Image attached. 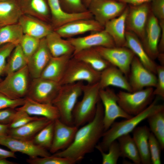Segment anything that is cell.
I'll return each instance as SVG.
<instances>
[{
    "mask_svg": "<svg viewBox=\"0 0 164 164\" xmlns=\"http://www.w3.org/2000/svg\"><path fill=\"white\" fill-rule=\"evenodd\" d=\"M104 115L103 107L100 100L94 118L78 129L73 141L68 147L53 155L69 158L76 163L87 154L92 152L104 132Z\"/></svg>",
    "mask_w": 164,
    "mask_h": 164,
    "instance_id": "1",
    "label": "cell"
},
{
    "mask_svg": "<svg viewBox=\"0 0 164 164\" xmlns=\"http://www.w3.org/2000/svg\"><path fill=\"white\" fill-rule=\"evenodd\" d=\"M159 98L157 97L142 112L129 119L119 122H114L103 135L101 142L96 146L98 151L107 152L110 144L120 136L130 132L142 121L150 115L164 109L163 104H158Z\"/></svg>",
    "mask_w": 164,
    "mask_h": 164,
    "instance_id": "2",
    "label": "cell"
},
{
    "mask_svg": "<svg viewBox=\"0 0 164 164\" xmlns=\"http://www.w3.org/2000/svg\"><path fill=\"white\" fill-rule=\"evenodd\" d=\"M98 83L84 85L82 99L77 102L72 112L73 125L78 127L91 121L94 117L100 100Z\"/></svg>",
    "mask_w": 164,
    "mask_h": 164,
    "instance_id": "3",
    "label": "cell"
},
{
    "mask_svg": "<svg viewBox=\"0 0 164 164\" xmlns=\"http://www.w3.org/2000/svg\"><path fill=\"white\" fill-rule=\"evenodd\" d=\"M83 81L61 85L52 104L58 109L60 119L69 125H73L72 112L79 97L82 94Z\"/></svg>",
    "mask_w": 164,
    "mask_h": 164,
    "instance_id": "4",
    "label": "cell"
},
{
    "mask_svg": "<svg viewBox=\"0 0 164 164\" xmlns=\"http://www.w3.org/2000/svg\"><path fill=\"white\" fill-rule=\"evenodd\" d=\"M6 75L0 82V93L12 99L26 97L31 80L27 66Z\"/></svg>",
    "mask_w": 164,
    "mask_h": 164,
    "instance_id": "5",
    "label": "cell"
},
{
    "mask_svg": "<svg viewBox=\"0 0 164 164\" xmlns=\"http://www.w3.org/2000/svg\"><path fill=\"white\" fill-rule=\"evenodd\" d=\"M153 90V87H148L132 92L120 91L117 94L118 104L128 114L136 115L152 102L154 96Z\"/></svg>",
    "mask_w": 164,
    "mask_h": 164,
    "instance_id": "6",
    "label": "cell"
},
{
    "mask_svg": "<svg viewBox=\"0 0 164 164\" xmlns=\"http://www.w3.org/2000/svg\"><path fill=\"white\" fill-rule=\"evenodd\" d=\"M100 74L101 72L72 56L60 83L62 85L84 81L88 84H94L99 82Z\"/></svg>",
    "mask_w": 164,
    "mask_h": 164,
    "instance_id": "7",
    "label": "cell"
},
{
    "mask_svg": "<svg viewBox=\"0 0 164 164\" xmlns=\"http://www.w3.org/2000/svg\"><path fill=\"white\" fill-rule=\"evenodd\" d=\"M99 96L104 108V132L110 128L117 118L127 119L133 116L126 113L120 106L117 94L109 87L100 89Z\"/></svg>",
    "mask_w": 164,
    "mask_h": 164,
    "instance_id": "8",
    "label": "cell"
},
{
    "mask_svg": "<svg viewBox=\"0 0 164 164\" xmlns=\"http://www.w3.org/2000/svg\"><path fill=\"white\" fill-rule=\"evenodd\" d=\"M61 86L59 83L41 77L32 79L26 97L39 103L52 104Z\"/></svg>",
    "mask_w": 164,
    "mask_h": 164,
    "instance_id": "9",
    "label": "cell"
},
{
    "mask_svg": "<svg viewBox=\"0 0 164 164\" xmlns=\"http://www.w3.org/2000/svg\"><path fill=\"white\" fill-rule=\"evenodd\" d=\"M94 48L111 65L119 69L128 78L131 64L135 56L130 50L124 46Z\"/></svg>",
    "mask_w": 164,
    "mask_h": 164,
    "instance_id": "10",
    "label": "cell"
},
{
    "mask_svg": "<svg viewBox=\"0 0 164 164\" xmlns=\"http://www.w3.org/2000/svg\"><path fill=\"white\" fill-rule=\"evenodd\" d=\"M127 4L116 0H94L87 9L94 19L103 26L109 21L120 15Z\"/></svg>",
    "mask_w": 164,
    "mask_h": 164,
    "instance_id": "11",
    "label": "cell"
},
{
    "mask_svg": "<svg viewBox=\"0 0 164 164\" xmlns=\"http://www.w3.org/2000/svg\"><path fill=\"white\" fill-rule=\"evenodd\" d=\"M156 75L146 68L135 56L131 64L128 77L132 92L148 87H155L157 80Z\"/></svg>",
    "mask_w": 164,
    "mask_h": 164,
    "instance_id": "12",
    "label": "cell"
},
{
    "mask_svg": "<svg viewBox=\"0 0 164 164\" xmlns=\"http://www.w3.org/2000/svg\"><path fill=\"white\" fill-rule=\"evenodd\" d=\"M126 19V30L135 34L141 41L143 38L150 8L148 3L129 5Z\"/></svg>",
    "mask_w": 164,
    "mask_h": 164,
    "instance_id": "13",
    "label": "cell"
},
{
    "mask_svg": "<svg viewBox=\"0 0 164 164\" xmlns=\"http://www.w3.org/2000/svg\"><path fill=\"white\" fill-rule=\"evenodd\" d=\"M0 145L10 150L26 155L29 158L46 157L50 155L47 149L35 144L32 140L17 138L8 135L0 136Z\"/></svg>",
    "mask_w": 164,
    "mask_h": 164,
    "instance_id": "14",
    "label": "cell"
},
{
    "mask_svg": "<svg viewBox=\"0 0 164 164\" xmlns=\"http://www.w3.org/2000/svg\"><path fill=\"white\" fill-rule=\"evenodd\" d=\"M67 40L74 48L73 56L87 49L97 46L111 47L116 46L111 37L104 29L84 37L69 38Z\"/></svg>",
    "mask_w": 164,
    "mask_h": 164,
    "instance_id": "15",
    "label": "cell"
},
{
    "mask_svg": "<svg viewBox=\"0 0 164 164\" xmlns=\"http://www.w3.org/2000/svg\"><path fill=\"white\" fill-rule=\"evenodd\" d=\"M161 33L159 20L150 12L146 24L143 39L141 41L147 53L152 60L157 58L158 45Z\"/></svg>",
    "mask_w": 164,
    "mask_h": 164,
    "instance_id": "16",
    "label": "cell"
},
{
    "mask_svg": "<svg viewBox=\"0 0 164 164\" xmlns=\"http://www.w3.org/2000/svg\"><path fill=\"white\" fill-rule=\"evenodd\" d=\"M78 128L67 125L60 119L55 120L53 140L49 149L50 153L54 154L68 147L73 141Z\"/></svg>",
    "mask_w": 164,
    "mask_h": 164,
    "instance_id": "17",
    "label": "cell"
},
{
    "mask_svg": "<svg viewBox=\"0 0 164 164\" xmlns=\"http://www.w3.org/2000/svg\"><path fill=\"white\" fill-rule=\"evenodd\" d=\"M104 29V26L93 19H81L68 22L54 30L62 37H71L76 35Z\"/></svg>",
    "mask_w": 164,
    "mask_h": 164,
    "instance_id": "18",
    "label": "cell"
},
{
    "mask_svg": "<svg viewBox=\"0 0 164 164\" xmlns=\"http://www.w3.org/2000/svg\"><path fill=\"white\" fill-rule=\"evenodd\" d=\"M52 56L45 37L41 39L38 47L28 60L27 67L32 79L40 77Z\"/></svg>",
    "mask_w": 164,
    "mask_h": 164,
    "instance_id": "19",
    "label": "cell"
},
{
    "mask_svg": "<svg viewBox=\"0 0 164 164\" xmlns=\"http://www.w3.org/2000/svg\"><path fill=\"white\" fill-rule=\"evenodd\" d=\"M51 15V24L54 30L70 22L81 19H93L88 10L77 13H68L62 9L59 0H47Z\"/></svg>",
    "mask_w": 164,
    "mask_h": 164,
    "instance_id": "20",
    "label": "cell"
},
{
    "mask_svg": "<svg viewBox=\"0 0 164 164\" xmlns=\"http://www.w3.org/2000/svg\"><path fill=\"white\" fill-rule=\"evenodd\" d=\"M98 83L100 89L113 86L132 92L128 78L121 70L112 65L101 72Z\"/></svg>",
    "mask_w": 164,
    "mask_h": 164,
    "instance_id": "21",
    "label": "cell"
},
{
    "mask_svg": "<svg viewBox=\"0 0 164 164\" xmlns=\"http://www.w3.org/2000/svg\"><path fill=\"white\" fill-rule=\"evenodd\" d=\"M18 23L21 26L24 34L39 39L46 37L54 30L50 23L28 15L22 14Z\"/></svg>",
    "mask_w": 164,
    "mask_h": 164,
    "instance_id": "22",
    "label": "cell"
},
{
    "mask_svg": "<svg viewBox=\"0 0 164 164\" xmlns=\"http://www.w3.org/2000/svg\"><path fill=\"white\" fill-rule=\"evenodd\" d=\"M15 109L24 111L31 116L44 117L53 121L60 119L59 111L53 104L37 102L27 97H25L23 105Z\"/></svg>",
    "mask_w": 164,
    "mask_h": 164,
    "instance_id": "23",
    "label": "cell"
},
{
    "mask_svg": "<svg viewBox=\"0 0 164 164\" xmlns=\"http://www.w3.org/2000/svg\"><path fill=\"white\" fill-rule=\"evenodd\" d=\"M124 47L130 50L146 68L156 74L157 65L149 56L141 40L135 34L126 30Z\"/></svg>",
    "mask_w": 164,
    "mask_h": 164,
    "instance_id": "24",
    "label": "cell"
},
{
    "mask_svg": "<svg viewBox=\"0 0 164 164\" xmlns=\"http://www.w3.org/2000/svg\"><path fill=\"white\" fill-rule=\"evenodd\" d=\"M23 14L51 24V15L47 0H17Z\"/></svg>",
    "mask_w": 164,
    "mask_h": 164,
    "instance_id": "25",
    "label": "cell"
},
{
    "mask_svg": "<svg viewBox=\"0 0 164 164\" xmlns=\"http://www.w3.org/2000/svg\"><path fill=\"white\" fill-rule=\"evenodd\" d=\"M128 9L127 6L120 15L109 21L104 26V30L111 37L116 46H124L125 43L126 19Z\"/></svg>",
    "mask_w": 164,
    "mask_h": 164,
    "instance_id": "26",
    "label": "cell"
},
{
    "mask_svg": "<svg viewBox=\"0 0 164 164\" xmlns=\"http://www.w3.org/2000/svg\"><path fill=\"white\" fill-rule=\"evenodd\" d=\"M72 56L67 55L58 57L52 56L40 77L60 83L64 75L68 63Z\"/></svg>",
    "mask_w": 164,
    "mask_h": 164,
    "instance_id": "27",
    "label": "cell"
},
{
    "mask_svg": "<svg viewBox=\"0 0 164 164\" xmlns=\"http://www.w3.org/2000/svg\"><path fill=\"white\" fill-rule=\"evenodd\" d=\"M52 121L41 117L19 127L9 129L8 135L20 139L32 140L40 130Z\"/></svg>",
    "mask_w": 164,
    "mask_h": 164,
    "instance_id": "28",
    "label": "cell"
},
{
    "mask_svg": "<svg viewBox=\"0 0 164 164\" xmlns=\"http://www.w3.org/2000/svg\"><path fill=\"white\" fill-rule=\"evenodd\" d=\"M132 138L138 151L142 164L151 163L149 139L151 132L146 125L136 127L132 131Z\"/></svg>",
    "mask_w": 164,
    "mask_h": 164,
    "instance_id": "29",
    "label": "cell"
},
{
    "mask_svg": "<svg viewBox=\"0 0 164 164\" xmlns=\"http://www.w3.org/2000/svg\"><path fill=\"white\" fill-rule=\"evenodd\" d=\"M46 43L53 57L73 55L74 48L67 39L65 40L54 30L45 37Z\"/></svg>",
    "mask_w": 164,
    "mask_h": 164,
    "instance_id": "30",
    "label": "cell"
},
{
    "mask_svg": "<svg viewBox=\"0 0 164 164\" xmlns=\"http://www.w3.org/2000/svg\"><path fill=\"white\" fill-rule=\"evenodd\" d=\"M22 14L17 0L0 1V28L18 23Z\"/></svg>",
    "mask_w": 164,
    "mask_h": 164,
    "instance_id": "31",
    "label": "cell"
},
{
    "mask_svg": "<svg viewBox=\"0 0 164 164\" xmlns=\"http://www.w3.org/2000/svg\"><path fill=\"white\" fill-rule=\"evenodd\" d=\"M75 58L82 61L99 72L111 65L105 60L94 48L83 50L73 56Z\"/></svg>",
    "mask_w": 164,
    "mask_h": 164,
    "instance_id": "32",
    "label": "cell"
},
{
    "mask_svg": "<svg viewBox=\"0 0 164 164\" xmlns=\"http://www.w3.org/2000/svg\"><path fill=\"white\" fill-rule=\"evenodd\" d=\"M117 140L119 144L121 157L127 158L135 164L141 163L138 151L132 137L129 134L120 136Z\"/></svg>",
    "mask_w": 164,
    "mask_h": 164,
    "instance_id": "33",
    "label": "cell"
},
{
    "mask_svg": "<svg viewBox=\"0 0 164 164\" xmlns=\"http://www.w3.org/2000/svg\"><path fill=\"white\" fill-rule=\"evenodd\" d=\"M28 60L19 44L16 45L8 57L3 74L17 71L27 66Z\"/></svg>",
    "mask_w": 164,
    "mask_h": 164,
    "instance_id": "34",
    "label": "cell"
},
{
    "mask_svg": "<svg viewBox=\"0 0 164 164\" xmlns=\"http://www.w3.org/2000/svg\"><path fill=\"white\" fill-rule=\"evenodd\" d=\"M149 129L164 149V109L149 116L147 118Z\"/></svg>",
    "mask_w": 164,
    "mask_h": 164,
    "instance_id": "35",
    "label": "cell"
},
{
    "mask_svg": "<svg viewBox=\"0 0 164 164\" xmlns=\"http://www.w3.org/2000/svg\"><path fill=\"white\" fill-rule=\"evenodd\" d=\"M24 34L22 28L18 23L0 28V46L11 43L19 44Z\"/></svg>",
    "mask_w": 164,
    "mask_h": 164,
    "instance_id": "36",
    "label": "cell"
},
{
    "mask_svg": "<svg viewBox=\"0 0 164 164\" xmlns=\"http://www.w3.org/2000/svg\"><path fill=\"white\" fill-rule=\"evenodd\" d=\"M54 121L40 130L32 140L36 145L46 149H50L53 137Z\"/></svg>",
    "mask_w": 164,
    "mask_h": 164,
    "instance_id": "37",
    "label": "cell"
},
{
    "mask_svg": "<svg viewBox=\"0 0 164 164\" xmlns=\"http://www.w3.org/2000/svg\"><path fill=\"white\" fill-rule=\"evenodd\" d=\"M99 151L102 155V164H116L121 157L119 145L117 140L113 141L109 145L108 153L101 150Z\"/></svg>",
    "mask_w": 164,
    "mask_h": 164,
    "instance_id": "38",
    "label": "cell"
},
{
    "mask_svg": "<svg viewBox=\"0 0 164 164\" xmlns=\"http://www.w3.org/2000/svg\"><path fill=\"white\" fill-rule=\"evenodd\" d=\"M40 39L24 34L19 44L28 60L38 47Z\"/></svg>",
    "mask_w": 164,
    "mask_h": 164,
    "instance_id": "39",
    "label": "cell"
},
{
    "mask_svg": "<svg viewBox=\"0 0 164 164\" xmlns=\"http://www.w3.org/2000/svg\"><path fill=\"white\" fill-rule=\"evenodd\" d=\"M30 164H74L76 163L70 159L66 157H58L53 155L26 160Z\"/></svg>",
    "mask_w": 164,
    "mask_h": 164,
    "instance_id": "40",
    "label": "cell"
},
{
    "mask_svg": "<svg viewBox=\"0 0 164 164\" xmlns=\"http://www.w3.org/2000/svg\"><path fill=\"white\" fill-rule=\"evenodd\" d=\"M60 6L65 12L68 13H77L88 10L82 0H59Z\"/></svg>",
    "mask_w": 164,
    "mask_h": 164,
    "instance_id": "41",
    "label": "cell"
},
{
    "mask_svg": "<svg viewBox=\"0 0 164 164\" xmlns=\"http://www.w3.org/2000/svg\"><path fill=\"white\" fill-rule=\"evenodd\" d=\"M149 143L151 163L161 164V154L162 150L160 143L151 132L149 137Z\"/></svg>",
    "mask_w": 164,
    "mask_h": 164,
    "instance_id": "42",
    "label": "cell"
},
{
    "mask_svg": "<svg viewBox=\"0 0 164 164\" xmlns=\"http://www.w3.org/2000/svg\"><path fill=\"white\" fill-rule=\"evenodd\" d=\"M40 117L32 116L24 111L16 110L13 121L9 124V128L12 129L19 127L31 121L38 119Z\"/></svg>",
    "mask_w": 164,
    "mask_h": 164,
    "instance_id": "43",
    "label": "cell"
},
{
    "mask_svg": "<svg viewBox=\"0 0 164 164\" xmlns=\"http://www.w3.org/2000/svg\"><path fill=\"white\" fill-rule=\"evenodd\" d=\"M16 45L9 43L0 46V82L2 80L1 77L3 74L7 59Z\"/></svg>",
    "mask_w": 164,
    "mask_h": 164,
    "instance_id": "44",
    "label": "cell"
},
{
    "mask_svg": "<svg viewBox=\"0 0 164 164\" xmlns=\"http://www.w3.org/2000/svg\"><path fill=\"white\" fill-rule=\"evenodd\" d=\"M157 80L153 94L157 95L162 99L164 98V66L157 65L156 70Z\"/></svg>",
    "mask_w": 164,
    "mask_h": 164,
    "instance_id": "45",
    "label": "cell"
},
{
    "mask_svg": "<svg viewBox=\"0 0 164 164\" xmlns=\"http://www.w3.org/2000/svg\"><path fill=\"white\" fill-rule=\"evenodd\" d=\"M25 98L12 99L0 93V109L6 108H16L24 104Z\"/></svg>",
    "mask_w": 164,
    "mask_h": 164,
    "instance_id": "46",
    "label": "cell"
},
{
    "mask_svg": "<svg viewBox=\"0 0 164 164\" xmlns=\"http://www.w3.org/2000/svg\"><path fill=\"white\" fill-rule=\"evenodd\" d=\"M150 8L151 12L159 20H164V0H153Z\"/></svg>",
    "mask_w": 164,
    "mask_h": 164,
    "instance_id": "47",
    "label": "cell"
},
{
    "mask_svg": "<svg viewBox=\"0 0 164 164\" xmlns=\"http://www.w3.org/2000/svg\"><path fill=\"white\" fill-rule=\"evenodd\" d=\"M16 112L15 108L0 109V124H9L13 121Z\"/></svg>",
    "mask_w": 164,
    "mask_h": 164,
    "instance_id": "48",
    "label": "cell"
},
{
    "mask_svg": "<svg viewBox=\"0 0 164 164\" xmlns=\"http://www.w3.org/2000/svg\"><path fill=\"white\" fill-rule=\"evenodd\" d=\"M161 29V33L158 45L159 53H163L164 51V20H159Z\"/></svg>",
    "mask_w": 164,
    "mask_h": 164,
    "instance_id": "49",
    "label": "cell"
},
{
    "mask_svg": "<svg viewBox=\"0 0 164 164\" xmlns=\"http://www.w3.org/2000/svg\"><path fill=\"white\" fill-rule=\"evenodd\" d=\"M120 2L128 4L129 5H138L148 3L153 0H117Z\"/></svg>",
    "mask_w": 164,
    "mask_h": 164,
    "instance_id": "50",
    "label": "cell"
},
{
    "mask_svg": "<svg viewBox=\"0 0 164 164\" xmlns=\"http://www.w3.org/2000/svg\"><path fill=\"white\" fill-rule=\"evenodd\" d=\"M15 153L11 150H7L0 148V158L10 157L16 158Z\"/></svg>",
    "mask_w": 164,
    "mask_h": 164,
    "instance_id": "51",
    "label": "cell"
},
{
    "mask_svg": "<svg viewBox=\"0 0 164 164\" xmlns=\"http://www.w3.org/2000/svg\"><path fill=\"white\" fill-rule=\"evenodd\" d=\"M9 124H0V136L8 135L9 129Z\"/></svg>",
    "mask_w": 164,
    "mask_h": 164,
    "instance_id": "52",
    "label": "cell"
},
{
    "mask_svg": "<svg viewBox=\"0 0 164 164\" xmlns=\"http://www.w3.org/2000/svg\"><path fill=\"white\" fill-rule=\"evenodd\" d=\"M157 58L161 63V65L164 66V53H159Z\"/></svg>",
    "mask_w": 164,
    "mask_h": 164,
    "instance_id": "53",
    "label": "cell"
},
{
    "mask_svg": "<svg viewBox=\"0 0 164 164\" xmlns=\"http://www.w3.org/2000/svg\"><path fill=\"white\" fill-rule=\"evenodd\" d=\"M16 162L8 160L6 158H0V164H16Z\"/></svg>",
    "mask_w": 164,
    "mask_h": 164,
    "instance_id": "54",
    "label": "cell"
},
{
    "mask_svg": "<svg viewBox=\"0 0 164 164\" xmlns=\"http://www.w3.org/2000/svg\"><path fill=\"white\" fill-rule=\"evenodd\" d=\"M94 0H82L85 6L87 9L91 3Z\"/></svg>",
    "mask_w": 164,
    "mask_h": 164,
    "instance_id": "55",
    "label": "cell"
},
{
    "mask_svg": "<svg viewBox=\"0 0 164 164\" xmlns=\"http://www.w3.org/2000/svg\"><path fill=\"white\" fill-rule=\"evenodd\" d=\"M2 0H0V1H2Z\"/></svg>",
    "mask_w": 164,
    "mask_h": 164,
    "instance_id": "56",
    "label": "cell"
}]
</instances>
